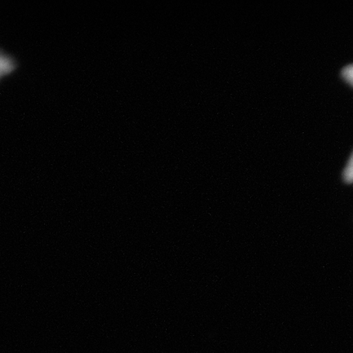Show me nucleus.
<instances>
[{
	"label": "nucleus",
	"mask_w": 353,
	"mask_h": 353,
	"mask_svg": "<svg viewBox=\"0 0 353 353\" xmlns=\"http://www.w3.org/2000/svg\"><path fill=\"white\" fill-rule=\"evenodd\" d=\"M343 77L353 86V65L345 66L342 72Z\"/></svg>",
	"instance_id": "nucleus-3"
},
{
	"label": "nucleus",
	"mask_w": 353,
	"mask_h": 353,
	"mask_svg": "<svg viewBox=\"0 0 353 353\" xmlns=\"http://www.w3.org/2000/svg\"><path fill=\"white\" fill-rule=\"evenodd\" d=\"M14 61L10 57L0 52V77L6 76L14 70Z\"/></svg>",
	"instance_id": "nucleus-1"
},
{
	"label": "nucleus",
	"mask_w": 353,
	"mask_h": 353,
	"mask_svg": "<svg viewBox=\"0 0 353 353\" xmlns=\"http://www.w3.org/2000/svg\"><path fill=\"white\" fill-rule=\"evenodd\" d=\"M343 178L347 183H353V153L344 170Z\"/></svg>",
	"instance_id": "nucleus-2"
}]
</instances>
